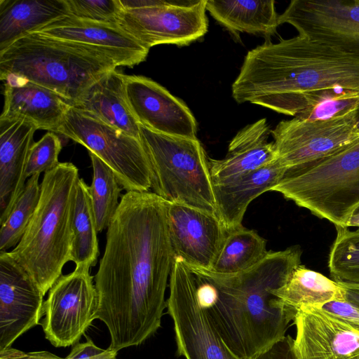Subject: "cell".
Masks as SVG:
<instances>
[{"label":"cell","mask_w":359,"mask_h":359,"mask_svg":"<svg viewBox=\"0 0 359 359\" xmlns=\"http://www.w3.org/2000/svg\"><path fill=\"white\" fill-rule=\"evenodd\" d=\"M168 202L153 191H127L107 231L95 276L102 320L118 351L139 346L161 327L175 253L168 224Z\"/></svg>","instance_id":"obj_1"},{"label":"cell","mask_w":359,"mask_h":359,"mask_svg":"<svg viewBox=\"0 0 359 359\" xmlns=\"http://www.w3.org/2000/svg\"><path fill=\"white\" fill-rule=\"evenodd\" d=\"M295 245L268 251L252 268L233 275L188 266L203 275L207 314L228 349L238 359H254L283 339L297 313L272 291L282 287L301 264Z\"/></svg>","instance_id":"obj_2"},{"label":"cell","mask_w":359,"mask_h":359,"mask_svg":"<svg viewBox=\"0 0 359 359\" xmlns=\"http://www.w3.org/2000/svg\"><path fill=\"white\" fill-rule=\"evenodd\" d=\"M332 88L359 91V57L298 35L248 51L231 90L238 103L295 117L306 95Z\"/></svg>","instance_id":"obj_3"},{"label":"cell","mask_w":359,"mask_h":359,"mask_svg":"<svg viewBox=\"0 0 359 359\" xmlns=\"http://www.w3.org/2000/svg\"><path fill=\"white\" fill-rule=\"evenodd\" d=\"M78 168L60 163L44 173L39 201L19 243L10 252L45 295L71 261Z\"/></svg>","instance_id":"obj_4"},{"label":"cell","mask_w":359,"mask_h":359,"mask_svg":"<svg viewBox=\"0 0 359 359\" xmlns=\"http://www.w3.org/2000/svg\"><path fill=\"white\" fill-rule=\"evenodd\" d=\"M117 67L100 48L36 32L0 51V77L13 75L41 86L70 105L95 81Z\"/></svg>","instance_id":"obj_5"},{"label":"cell","mask_w":359,"mask_h":359,"mask_svg":"<svg viewBox=\"0 0 359 359\" xmlns=\"http://www.w3.org/2000/svg\"><path fill=\"white\" fill-rule=\"evenodd\" d=\"M271 191L335 226L359 209V138L323 158L288 168Z\"/></svg>","instance_id":"obj_6"},{"label":"cell","mask_w":359,"mask_h":359,"mask_svg":"<svg viewBox=\"0 0 359 359\" xmlns=\"http://www.w3.org/2000/svg\"><path fill=\"white\" fill-rule=\"evenodd\" d=\"M140 140L151 164L154 193L169 203L217 215L209 160L197 138L165 135L140 124Z\"/></svg>","instance_id":"obj_7"},{"label":"cell","mask_w":359,"mask_h":359,"mask_svg":"<svg viewBox=\"0 0 359 359\" xmlns=\"http://www.w3.org/2000/svg\"><path fill=\"white\" fill-rule=\"evenodd\" d=\"M55 133L85 147L109 165L126 191H149L152 171L140 140L71 106Z\"/></svg>","instance_id":"obj_8"},{"label":"cell","mask_w":359,"mask_h":359,"mask_svg":"<svg viewBox=\"0 0 359 359\" xmlns=\"http://www.w3.org/2000/svg\"><path fill=\"white\" fill-rule=\"evenodd\" d=\"M118 25L149 50L160 44L187 46L208 31L207 0H120Z\"/></svg>","instance_id":"obj_9"},{"label":"cell","mask_w":359,"mask_h":359,"mask_svg":"<svg viewBox=\"0 0 359 359\" xmlns=\"http://www.w3.org/2000/svg\"><path fill=\"white\" fill-rule=\"evenodd\" d=\"M167 313L175 333L176 354L184 359H238L224 344L198 296L194 275L175 257L169 280Z\"/></svg>","instance_id":"obj_10"},{"label":"cell","mask_w":359,"mask_h":359,"mask_svg":"<svg viewBox=\"0 0 359 359\" xmlns=\"http://www.w3.org/2000/svg\"><path fill=\"white\" fill-rule=\"evenodd\" d=\"M98 297L90 270L75 269L62 275L48 291L41 324L55 347L78 343L95 320Z\"/></svg>","instance_id":"obj_11"},{"label":"cell","mask_w":359,"mask_h":359,"mask_svg":"<svg viewBox=\"0 0 359 359\" xmlns=\"http://www.w3.org/2000/svg\"><path fill=\"white\" fill-rule=\"evenodd\" d=\"M355 111L324 121L284 120L271 130L280 161L288 168L326 157L359 138Z\"/></svg>","instance_id":"obj_12"},{"label":"cell","mask_w":359,"mask_h":359,"mask_svg":"<svg viewBox=\"0 0 359 359\" xmlns=\"http://www.w3.org/2000/svg\"><path fill=\"white\" fill-rule=\"evenodd\" d=\"M278 23L359 57V0H293L278 16Z\"/></svg>","instance_id":"obj_13"},{"label":"cell","mask_w":359,"mask_h":359,"mask_svg":"<svg viewBox=\"0 0 359 359\" xmlns=\"http://www.w3.org/2000/svg\"><path fill=\"white\" fill-rule=\"evenodd\" d=\"M43 296L10 252L0 251V351L39 324Z\"/></svg>","instance_id":"obj_14"},{"label":"cell","mask_w":359,"mask_h":359,"mask_svg":"<svg viewBox=\"0 0 359 359\" xmlns=\"http://www.w3.org/2000/svg\"><path fill=\"white\" fill-rule=\"evenodd\" d=\"M168 224L175 257L188 266L210 270L226 234L218 216L168 202Z\"/></svg>","instance_id":"obj_15"},{"label":"cell","mask_w":359,"mask_h":359,"mask_svg":"<svg viewBox=\"0 0 359 359\" xmlns=\"http://www.w3.org/2000/svg\"><path fill=\"white\" fill-rule=\"evenodd\" d=\"M125 92L140 124L165 135L196 138L197 123L189 108L158 83L143 76L126 75Z\"/></svg>","instance_id":"obj_16"},{"label":"cell","mask_w":359,"mask_h":359,"mask_svg":"<svg viewBox=\"0 0 359 359\" xmlns=\"http://www.w3.org/2000/svg\"><path fill=\"white\" fill-rule=\"evenodd\" d=\"M293 322L299 359H350L359 355V332L322 309L302 308Z\"/></svg>","instance_id":"obj_17"},{"label":"cell","mask_w":359,"mask_h":359,"mask_svg":"<svg viewBox=\"0 0 359 359\" xmlns=\"http://www.w3.org/2000/svg\"><path fill=\"white\" fill-rule=\"evenodd\" d=\"M36 33L82 43L105 51L116 65L133 67L144 61L149 49L118 24L102 23L66 15Z\"/></svg>","instance_id":"obj_18"},{"label":"cell","mask_w":359,"mask_h":359,"mask_svg":"<svg viewBox=\"0 0 359 359\" xmlns=\"http://www.w3.org/2000/svg\"><path fill=\"white\" fill-rule=\"evenodd\" d=\"M36 126L25 118L0 119V224L11 213L26 184L29 152Z\"/></svg>","instance_id":"obj_19"},{"label":"cell","mask_w":359,"mask_h":359,"mask_svg":"<svg viewBox=\"0 0 359 359\" xmlns=\"http://www.w3.org/2000/svg\"><path fill=\"white\" fill-rule=\"evenodd\" d=\"M4 81V104L0 119L25 118L37 129L56 133L70 104L56 93L20 77L7 75Z\"/></svg>","instance_id":"obj_20"},{"label":"cell","mask_w":359,"mask_h":359,"mask_svg":"<svg viewBox=\"0 0 359 359\" xmlns=\"http://www.w3.org/2000/svg\"><path fill=\"white\" fill-rule=\"evenodd\" d=\"M271 130L266 118L246 126L229 143L222 159H209L213 184H222L258 170L278 157L273 142H269Z\"/></svg>","instance_id":"obj_21"},{"label":"cell","mask_w":359,"mask_h":359,"mask_svg":"<svg viewBox=\"0 0 359 359\" xmlns=\"http://www.w3.org/2000/svg\"><path fill=\"white\" fill-rule=\"evenodd\" d=\"M287 170L278 158L231 181L214 184L217 215L226 231L242 226L250 203L271 189Z\"/></svg>","instance_id":"obj_22"},{"label":"cell","mask_w":359,"mask_h":359,"mask_svg":"<svg viewBox=\"0 0 359 359\" xmlns=\"http://www.w3.org/2000/svg\"><path fill=\"white\" fill-rule=\"evenodd\" d=\"M125 76L116 69L105 73L71 106L140 140V123L126 96Z\"/></svg>","instance_id":"obj_23"},{"label":"cell","mask_w":359,"mask_h":359,"mask_svg":"<svg viewBox=\"0 0 359 359\" xmlns=\"http://www.w3.org/2000/svg\"><path fill=\"white\" fill-rule=\"evenodd\" d=\"M66 15L65 0H0V51Z\"/></svg>","instance_id":"obj_24"},{"label":"cell","mask_w":359,"mask_h":359,"mask_svg":"<svg viewBox=\"0 0 359 359\" xmlns=\"http://www.w3.org/2000/svg\"><path fill=\"white\" fill-rule=\"evenodd\" d=\"M206 11L233 33L246 32L269 38L276 33L278 16L274 1L207 0Z\"/></svg>","instance_id":"obj_25"},{"label":"cell","mask_w":359,"mask_h":359,"mask_svg":"<svg viewBox=\"0 0 359 359\" xmlns=\"http://www.w3.org/2000/svg\"><path fill=\"white\" fill-rule=\"evenodd\" d=\"M272 292L285 306L296 311L304 307L320 308L332 301L346 300L341 285L302 264L282 287Z\"/></svg>","instance_id":"obj_26"},{"label":"cell","mask_w":359,"mask_h":359,"mask_svg":"<svg viewBox=\"0 0 359 359\" xmlns=\"http://www.w3.org/2000/svg\"><path fill=\"white\" fill-rule=\"evenodd\" d=\"M267 252L266 241L242 226L226 231L210 271L221 275L239 273L256 265Z\"/></svg>","instance_id":"obj_27"},{"label":"cell","mask_w":359,"mask_h":359,"mask_svg":"<svg viewBox=\"0 0 359 359\" xmlns=\"http://www.w3.org/2000/svg\"><path fill=\"white\" fill-rule=\"evenodd\" d=\"M97 230L89 186L80 178L72 225L71 261L77 269L95 266L99 256Z\"/></svg>","instance_id":"obj_28"},{"label":"cell","mask_w":359,"mask_h":359,"mask_svg":"<svg viewBox=\"0 0 359 359\" xmlns=\"http://www.w3.org/2000/svg\"><path fill=\"white\" fill-rule=\"evenodd\" d=\"M93 167V180L89 191L97 232L107 229L115 215L123 188L111 170L102 160L89 152Z\"/></svg>","instance_id":"obj_29"},{"label":"cell","mask_w":359,"mask_h":359,"mask_svg":"<svg viewBox=\"0 0 359 359\" xmlns=\"http://www.w3.org/2000/svg\"><path fill=\"white\" fill-rule=\"evenodd\" d=\"M335 227L337 236L328 258L330 276L339 285L359 286V227Z\"/></svg>","instance_id":"obj_30"},{"label":"cell","mask_w":359,"mask_h":359,"mask_svg":"<svg viewBox=\"0 0 359 359\" xmlns=\"http://www.w3.org/2000/svg\"><path fill=\"white\" fill-rule=\"evenodd\" d=\"M359 105V91L332 88L312 93L304 97L294 117L306 121L337 118L355 111Z\"/></svg>","instance_id":"obj_31"},{"label":"cell","mask_w":359,"mask_h":359,"mask_svg":"<svg viewBox=\"0 0 359 359\" xmlns=\"http://www.w3.org/2000/svg\"><path fill=\"white\" fill-rule=\"evenodd\" d=\"M41 174L28 178L23 191L0 229V250L16 246L22 238L36 210L41 195Z\"/></svg>","instance_id":"obj_32"},{"label":"cell","mask_w":359,"mask_h":359,"mask_svg":"<svg viewBox=\"0 0 359 359\" xmlns=\"http://www.w3.org/2000/svg\"><path fill=\"white\" fill-rule=\"evenodd\" d=\"M74 18L102 23L118 24L123 11L120 0H65Z\"/></svg>","instance_id":"obj_33"},{"label":"cell","mask_w":359,"mask_h":359,"mask_svg":"<svg viewBox=\"0 0 359 359\" xmlns=\"http://www.w3.org/2000/svg\"><path fill=\"white\" fill-rule=\"evenodd\" d=\"M62 149L60 137L53 132H48L30 147L26 168V177L46 172L55 168L60 162L58 156Z\"/></svg>","instance_id":"obj_34"},{"label":"cell","mask_w":359,"mask_h":359,"mask_svg":"<svg viewBox=\"0 0 359 359\" xmlns=\"http://www.w3.org/2000/svg\"><path fill=\"white\" fill-rule=\"evenodd\" d=\"M117 353L109 347L107 349L99 348L86 337L85 342H78L72 346L67 357L71 359H117Z\"/></svg>","instance_id":"obj_35"},{"label":"cell","mask_w":359,"mask_h":359,"mask_svg":"<svg viewBox=\"0 0 359 359\" xmlns=\"http://www.w3.org/2000/svg\"><path fill=\"white\" fill-rule=\"evenodd\" d=\"M359 332V308L346 300L332 301L321 307Z\"/></svg>","instance_id":"obj_36"},{"label":"cell","mask_w":359,"mask_h":359,"mask_svg":"<svg viewBox=\"0 0 359 359\" xmlns=\"http://www.w3.org/2000/svg\"><path fill=\"white\" fill-rule=\"evenodd\" d=\"M254 359H299L294 349V339L290 335L275 344Z\"/></svg>","instance_id":"obj_37"},{"label":"cell","mask_w":359,"mask_h":359,"mask_svg":"<svg viewBox=\"0 0 359 359\" xmlns=\"http://www.w3.org/2000/svg\"><path fill=\"white\" fill-rule=\"evenodd\" d=\"M0 359H71L60 358L53 353L46 351L24 352L10 347L0 351Z\"/></svg>","instance_id":"obj_38"},{"label":"cell","mask_w":359,"mask_h":359,"mask_svg":"<svg viewBox=\"0 0 359 359\" xmlns=\"http://www.w3.org/2000/svg\"><path fill=\"white\" fill-rule=\"evenodd\" d=\"M341 286L344 287L345 290L346 300L359 308V286Z\"/></svg>","instance_id":"obj_39"},{"label":"cell","mask_w":359,"mask_h":359,"mask_svg":"<svg viewBox=\"0 0 359 359\" xmlns=\"http://www.w3.org/2000/svg\"><path fill=\"white\" fill-rule=\"evenodd\" d=\"M359 227V209L349 220L347 227Z\"/></svg>","instance_id":"obj_40"},{"label":"cell","mask_w":359,"mask_h":359,"mask_svg":"<svg viewBox=\"0 0 359 359\" xmlns=\"http://www.w3.org/2000/svg\"><path fill=\"white\" fill-rule=\"evenodd\" d=\"M355 118V128H356L357 132L359 134V105L355 110V118Z\"/></svg>","instance_id":"obj_41"},{"label":"cell","mask_w":359,"mask_h":359,"mask_svg":"<svg viewBox=\"0 0 359 359\" xmlns=\"http://www.w3.org/2000/svg\"><path fill=\"white\" fill-rule=\"evenodd\" d=\"M350 359H359V355H356L355 357H353V358H351Z\"/></svg>","instance_id":"obj_42"}]
</instances>
